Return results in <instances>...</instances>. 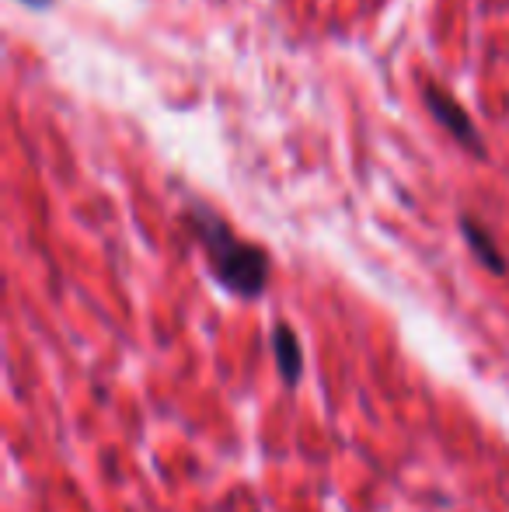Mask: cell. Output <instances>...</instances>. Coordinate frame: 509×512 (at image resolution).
Returning a JSON list of instances; mask_svg holds the SVG:
<instances>
[{
    "label": "cell",
    "instance_id": "4",
    "mask_svg": "<svg viewBox=\"0 0 509 512\" xmlns=\"http://www.w3.org/2000/svg\"><path fill=\"white\" fill-rule=\"evenodd\" d=\"M272 349H276V366H279V377L286 384H297L300 373H304V352H300V338L290 324H276L272 331Z\"/></svg>",
    "mask_w": 509,
    "mask_h": 512
},
{
    "label": "cell",
    "instance_id": "2",
    "mask_svg": "<svg viewBox=\"0 0 509 512\" xmlns=\"http://www.w3.org/2000/svg\"><path fill=\"white\" fill-rule=\"evenodd\" d=\"M422 102H426L429 115H433L436 122H440L443 129H447L450 136H454L457 143H461L468 154H478L485 157V140L482 133H478L475 119L468 115V108L457 102L454 95H450L447 88H440V84L426 81V88H422Z\"/></svg>",
    "mask_w": 509,
    "mask_h": 512
},
{
    "label": "cell",
    "instance_id": "5",
    "mask_svg": "<svg viewBox=\"0 0 509 512\" xmlns=\"http://www.w3.org/2000/svg\"><path fill=\"white\" fill-rule=\"evenodd\" d=\"M21 4H28V7H49L53 0H21Z\"/></svg>",
    "mask_w": 509,
    "mask_h": 512
},
{
    "label": "cell",
    "instance_id": "3",
    "mask_svg": "<svg viewBox=\"0 0 509 512\" xmlns=\"http://www.w3.org/2000/svg\"><path fill=\"white\" fill-rule=\"evenodd\" d=\"M461 234H464V241H468V248L475 251V258L485 265V269L496 272V276H506V272H509L506 255L496 248V241H492L489 230H485L482 223L471 220V216H461Z\"/></svg>",
    "mask_w": 509,
    "mask_h": 512
},
{
    "label": "cell",
    "instance_id": "1",
    "mask_svg": "<svg viewBox=\"0 0 509 512\" xmlns=\"http://www.w3.org/2000/svg\"><path fill=\"white\" fill-rule=\"evenodd\" d=\"M185 223H189V230L196 234V241L203 244L217 279L234 297H245V300L262 297L265 283H269V272H272L265 248L241 241V237L227 227V220H220L213 209H206L199 203L189 206Z\"/></svg>",
    "mask_w": 509,
    "mask_h": 512
}]
</instances>
